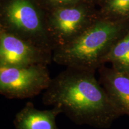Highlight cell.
Here are the masks:
<instances>
[{"label":"cell","mask_w":129,"mask_h":129,"mask_svg":"<svg viewBox=\"0 0 129 129\" xmlns=\"http://www.w3.org/2000/svg\"><path fill=\"white\" fill-rule=\"evenodd\" d=\"M104 18L129 21V0H104Z\"/></svg>","instance_id":"10"},{"label":"cell","mask_w":129,"mask_h":129,"mask_svg":"<svg viewBox=\"0 0 129 129\" xmlns=\"http://www.w3.org/2000/svg\"><path fill=\"white\" fill-rule=\"evenodd\" d=\"M96 19L83 6L59 7L46 25L48 38L54 43V50L71 41Z\"/></svg>","instance_id":"5"},{"label":"cell","mask_w":129,"mask_h":129,"mask_svg":"<svg viewBox=\"0 0 129 129\" xmlns=\"http://www.w3.org/2000/svg\"><path fill=\"white\" fill-rule=\"evenodd\" d=\"M103 63H109L118 71L129 74V28L112 46Z\"/></svg>","instance_id":"9"},{"label":"cell","mask_w":129,"mask_h":129,"mask_svg":"<svg viewBox=\"0 0 129 129\" xmlns=\"http://www.w3.org/2000/svg\"><path fill=\"white\" fill-rule=\"evenodd\" d=\"M84 0H48L51 4L57 6L59 7H65V6H74L78 3H81Z\"/></svg>","instance_id":"11"},{"label":"cell","mask_w":129,"mask_h":129,"mask_svg":"<svg viewBox=\"0 0 129 129\" xmlns=\"http://www.w3.org/2000/svg\"><path fill=\"white\" fill-rule=\"evenodd\" d=\"M128 28L129 21L97 19L71 41L54 50L53 60L67 68L96 71Z\"/></svg>","instance_id":"2"},{"label":"cell","mask_w":129,"mask_h":129,"mask_svg":"<svg viewBox=\"0 0 129 129\" xmlns=\"http://www.w3.org/2000/svg\"><path fill=\"white\" fill-rule=\"evenodd\" d=\"M94 73L67 68L51 79L43 94V103L58 108L78 124L109 127L121 115Z\"/></svg>","instance_id":"1"},{"label":"cell","mask_w":129,"mask_h":129,"mask_svg":"<svg viewBox=\"0 0 129 129\" xmlns=\"http://www.w3.org/2000/svg\"><path fill=\"white\" fill-rule=\"evenodd\" d=\"M51 78L46 64L0 65V94L9 98H33L45 91Z\"/></svg>","instance_id":"3"},{"label":"cell","mask_w":129,"mask_h":129,"mask_svg":"<svg viewBox=\"0 0 129 129\" xmlns=\"http://www.w3.org/2000/svg\"><path fill=\"white\" fill-rule=\"evenodd\" d=\"M48 50L10 32L0 34V65L30 66L50 63Z\"/></svg>","instance_id":"6"},{"label":"cell","mask_w":129,"mask_h":129,"mask_svg":"<svg viewBox=\"0 0 129 129\" xmlns=\"http://www.w3.org/2000/svg\"><path fill=\"white\" fill-rule=\"evenodd\" d=\"M60 113L57 107L40 110L33 104L28 103L16 114L14 125L16 129H59L56 119Z\"/></svg>","instance_id":"8"},{"label":"cell","mask_w":129,"mask_h":129,"mask_svg":"<svg viewBox=\"0 0 129 129\" xmlns=\"http://www.w3.org/2000/svg\"><path fill=\"white\" fill-rule=\"evenodd\" d=\"M6 19L15 34L49 51L46 25L29 0H12L6 9Z\"/></svg>","instance_id":"4"},{"label":"cell","mask_w":129,"mask_h":129,"mask_svg":"<svg viewBox=\"0 0 129 129\" xmlns=\"http://www.w3.org/2000/svg\"><path fill=\"white\" fill-rule=\"evenodd\" d=\"M99 82L121 115L129 117V74L102 65Z\"/></svg>","instance_id":"7"}]
</instances>
